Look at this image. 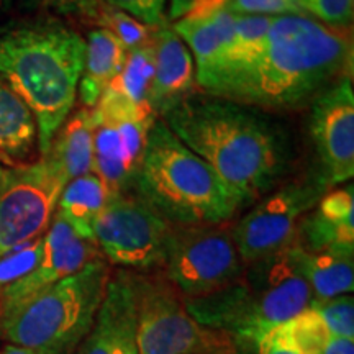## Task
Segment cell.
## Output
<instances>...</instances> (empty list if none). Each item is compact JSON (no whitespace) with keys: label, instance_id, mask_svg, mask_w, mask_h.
<instances>
[{"label":"cell","instance_id":"6da1fadb","mask_svg":"<svg viewBox=\"0 0 354 354\" xmlns=\"http://www.w3.org/2000/svg\"><path fill=\"white\" fill-rule=\"evenodd\" d=\"M351 41L308 15L274 17L258 53L245 64L198 84L205 94L263 110H294L348 76Z\"/></svg>","mask_w":354,"mask_h":354},{"label":"cell","instance_id":"7a4b0ae2","mask_svg":"<svg viewBox=\"0 0 354 354\" xmlns=\"http://www.w3.org/2000/svg\"><path fill=\"white\" fill-rule=\"evenodd\" d=\"M162 122L220 176L241 207L276 187L290 166L286 133L258 109L192 94Z\"/></svg>","mask_w":354,"mask_h":354},{"label":"cell","instance_id":"3957f363","mask_svg":"<svg viewBox=\"0 0 354 354\" xmlns=\"http://www.w3.org/2000/svg\"><path fill=\"white\" fill-rule=\"evenodd\" d=\"M86 39L64 20L21 15L0 24V81L32 110L46 154L76 102Z\"/></svg>","mask_w":354,"mask_h":354},{"label":"cell","instance_id":"277c9868","mask_svg":"<svg viewBox=\"0 0 354 354\" xmlns=\"http://www.w3.org/2000/svg\"><path fill=\"white\" fill-rule=\"evenodd\" d=\"M133 189L174 227H216L241 209L220 176L162 118L149 128Z\"/></svg>","mask_w":354,"mask_h":354},{"label":"cell","instance_id":"5b68a950","mask_svg":"<svg viewBox=\"0 0 354 354\" xmlns=\"http://www.w3.org/2000/svg\"><path fill=\"white\" fill-rule=\"evenodd\" d=\"M312 290L300 271L295 245L254 261L228 287L185 307L201 325L253 339L307 310Z\"/></svg>","mask_w":354,"mask_h":354},{"label":"cell","instance_id":"8992f818","mask_svg":"<svg viewBox=\"0 0 354 354\" xmlns=\"http://www.w3.org/2000/svg\"><path fill=\"white\" fill-rule=\"evenodd\" d=\"M110 277L104 258L0 317V336L33 354H74L94 325Z\"/></svg>","mask_w":354,"mask_h":354},{"label":"cell","instance_id":"52a82bcc","mask_svg":"<svg viewBox=\"0 0 354 354\" xmlns=\"http://www.w3.org/2000/svg\"><path fill=\"white\" fill-rule=\"evenodd\" d=\"M135 287L138 354L233 353L228 335L201 325L190 315L180 294L167 279L135 276Z\"/></svg>","mask_w":354,"mask_h":354},{"label":"cell","instance_id":"ba28073f","mask_svg":"<svg viewBox=\"0 0 354 354\" xmlns=\"http://www.w3.org/2000/svg\"><path fill=\"white\" fill-rule=\"evenodd\" d=\"M166 279L187 300L215 294L241 276L245 263L232 230L216 227H172L167 241Z\"/></svg>","mask_w":354,"mask_h":354},{"label":"cell","instance_id":"9c48e42d","mask_svg":"<svg viewBox=\"0 0 354 354\" xmlns=\"http://www.w3.org/2000/svg\"><path fill=\"white\" fill-rule=\"evenodd\" d=\"M68 183L63 169L48 154L3 172L0 180V256L44 234Z\"/></svg>","mask_w":354,"mask_h":354},{"label":"cell","instance_id":"30bf717a","mask_svg":"<svg viewBox=\"0 0 354 354\" xmlns=\"http://www.w3.org/2000/svg\"><path fill=\"white\" fill-rule=\"evenodd\" d=\"M172 227L136 194L123 192L97 216L92 238L109 264L148 271L165 264Z\"/></svg>","mask_w":354,"mask_h":354},{"label":"cell","instance_id":"8fae6325","mask_svg":"<svg viewBox=\"0 0 354 354\" xmlns=\"http://www.w3.org/2000/svg\"><path fill=\"white\" fill-rule=\"evenodd\" d=\"M326 189L320 177L286 184L248 212L232 228L243 263H254L290 246L300 220L325 196Z\"/></svg>","mask_w":354,"mask_h":354},{"label":"cell","instance_id":"7c38bea8","mask_svg":"<svg viewBox=\"0 0 354 354\" xmlns=\"http://www.w3.org/2000/svg\"><path fill=\"white\" fill-rule=\"evenodd\" d=\"M310 135L326 187L354 176V94L351 76H343L312 100Z\"/></svg>","mask_w":354,"mask_h":354},{"label":"cell","instance_id":"4fadbf2b","mask_svg":"<svg viewBox=\"0 0 354 354\" xmlns=\"http://www.w3.org/2000/svg\"><path fill=\"white\" fill-rule=\"evenodd\" d=\"M138 302L135 276L110 274L92 328L74 354H138Z\"/></svg>","mask_w":354,"mask_h":354},{"label":"cell","instance_id":"5bb4252c","mask_svg":"<svg viewBox=\"0 0 354 354\" xmlns=\"http://www.w3.org/2000/svg\"><path fill=\"white\" fill-rule=\"evenodd\" d=\"M156 118L105 122L95 125L94 172L113 194L130 192L133 189L148 131Z\"/></svg>","mask_w":354,"mask_h":354},{"label":"cell","instance_id":"9a60e30c","mask_svg":"<svg viewBox=\"0 0 354 354\" xmlns=\"http://www.w3.org/2000/svg\"><path fill=\"white\" fill-rule=\"evenodd\" d=\"M154 73L148 92V105L162 118L176 105L192 95L196 86V63L187 44L172 28L161 24L153 33Z\"/></svg>","mask_w":354,"mask_h":354},{"label":"cell","instance_id":"2e32d148","mask_svg":"<svg viewBox=\"0 0 354 354\" xmlns=\"http://www.w3.org/2000/svg\"><path fill=\"white\" fill-rule=\"evenodd\" d=\"M348 187L325 194L300 220L295 241L305 251L354 254V192Z\"/></svg>","mask_w":354,"mask_h":354},{"label":"cell","instance_id":"e0dca14e","mask_svg":"<svg viewBox=\"0 0 354 354\" xmlns=\"http://www.w3.org/2000/svg\"><path fill=\"white\" fill-rule=\"evenodd\" d=\"M102 254L94 241L77 236L59 248H44L43 258L32 272L12 286L0 300V317L8 310L30 299L37 292L46 289L63 279L73 276Z\"/></svg>","mask_w":354,"mask_h":354},{"label":"cell","instance_id":"ac0fdd59","mask_svg":"<svg viewBox=\"0 0 354 354\" xmlns=\"http://www.w3.org/2000/svg\"><path fill=\"white\" fill-rule=\"evenodd\" d=\"M127 55V48L109 30L97 26L87 33L84 69L77 87L84 107L92 109L99 102L105 87L120 74Z\"/></svg>","mask_w":354,"mask_h":354},{"label":"cell","instance_id":"d6986e66","mask_svg":"<svg viewBox=\"0 0 354 354\" xmlns=\"http://www.w3.org/2000/svg\"><path fill=\"white\" fill-rule=\"evenodd\" d=\"M94 131L91 109L84 107L66 118L53 138L46 154L55 159L68 180L94 172Z\"/></svg>","mask_w":354,"mask_h":354},{"label":"cell","instance_id":"ffe728a7","mask_svg":"<svg viewBox=\"0 0 354 354\" xmlns=\"http://www.w3.org/2000/svg\"><path fill=\"white\" fill-rule=\"evenodd\" d=\"M37 143L38 128L32 110L0 81V158L10 165H25Z\"/></svg>","mask_w":354,"mask_h":354},{"label":"cell","instance_id":"44dd1931","mask_svg":"<svg viewBox=\"0 0 354 354\" xmlns=\"http://www.w3.org/2000/svg\"><path fill=\"white\" fill-rule=\"evenodd\" d=\"M294 245L299 268L312 290L313 300H328L351 294L354 289L353 254L339 251L310 253L297 243Z\"/></svg>","mask_w":354,"mask_h":354},{"label":"cell","instance_id":"7402d4cb","mask_svg":"<svg viewBox=\"0 0 354 354\" xmlns=\"http://www.w3.org/2000/svg\"><path fill=\"white\" fill-rule=\"evenodd\" d=\"M113 192L95 172L76 177L66 184L57 203V214L68 221L84 240L92 238V227L97 216L107 207Z\"/></svg>","mask_w":354,"mask_h":354},{"label":"cell","instance_id":"603a6c76","mask_svg":"<svg viewBox=\"0 0 354 354\" xmlns=\"http://www.w3.org/2000/svg\"><path fill=\"white\" fill-rule=\"evenodd\" d=\"M281 328L302 354H354V338L331 335L310 308Z\"/></svg>","mask_w":354,"mask_h":354},{"label":"cell","instance_id":"cb8c5ba5","mask_svg":"<svg viewBox=\"0 0 354 354\" xmlns=\"http://www.w3.org/2000/svg\"><path fill=\"white\" fill-rule=\"evenodd\" d=\"M154 73V48L151 43L130 50L113 84L138 107L151 109L148 105V92L151 87Z\"/></svg>","mask_w":354,"mask_h":354},{"label":"cell","instance_id":"d4e9b609","mask_svg":"<svg viewBox=\"0 0 354 354\" xmlns=\"http://www.w3.org/2000/svg\"><path fill=\"white\" fill-rule=\"evenodd\" d=\"M24 15H51L56 19H71L97 24L104 0H15Z\"/></svg>","mask_w":354,"mask_h":354},{"label":"cell","instance_id":"484cf974","mask_svg":"<svg viewBox=\"0 0 354 354\" xmlns=\"http://www.w3.org/2000/svg\"><path fill=\"white\" fill-rule=\"evenodd\" d=\"M43 258V234L0 256V300L20 279L30 274Z\"/></svg>","mask_w":354,"mask_h":354},{"label":"cell","instance_id":"4316f807","mask_svg":"<svg viewBox=\"0 0 354 354\" xmlns=\"http://www.w3.org/2000/svg\"><path fill=\"white\" fill-rule=\"evenodd\" d=\"M97 26L109 30L110 33L115 35L127 48V51L151 43L154 28H156V26L153 28V26L145 25L143 21L131 17L130 13L110 7L107 3L102 8Z\"/></svg>","mask_w":354,"mask_h":354},{"label":"cell","instance_id":"83f0119b","mask_svg":"<svg viewBox=\"0 0 354 354\" xmlns=\"http://www.w3.org/2000/svg\"><path fill=\"white\" fill-rule=\"evenodd\" d=\"M308 308L331 335L354 338V300L351 294L328 300H313Z\"/></svg>","mask_w":354,"mask_h":354},{"label":"cell","instance_id":"f1b7e54d","mask_svg":"<svg viewBox=\"0 0 354 354\" xmlns=\"http://www.w3.org/2000/svg\"><path fill=\"white\" fill-rule=\"evenodd\" d=\"M312 19L335 30H346L353 21L354 0H297Z\"/></svg>","mask_w":354,"mask_h":354},{"label":"cell","instance_id":"f546056e","mask_svg":"<svg viewBox=\"0 0 354 354\" xmlns=\"http://www.w3.org/2000/svg\"><path fill=\"white\" fill-rule=\"evenodd\" d=\"M223 8L238 15H307L297 0H223Z\"/></svg>","mask_w":354,"mask_h":354},{"label":"cell","instance_id":"4dcf8cb0","mask_svg":"<svg viewBox=\"0 0 354 354\" xmlns=\"http://www.w3.org/2000/svg\"><path fill=\"white\" fill-rule=\"evenodd\" d=\"M110 7L130 13L148 26H159L167 21L165 12L167 0H104Z\"/></svg>","mask_w":354,"mask_h":354},{"label":"cell","instance_id":"1f68e13d","mask_svg":"<svg viewBox=\"0 0 354 354\" xmlns=\"http://www.w3.org/2000/svg\"><path fill=\"white\" fill-rule=\"evenodd\" d=\"M251 342L256 344L258 354H302L287 338L281 325L261 331Z\"/></svg>","mask_w":354,"mask_h":354},{"label":"cell","instance_id":"d6a6232c","mask_svg":"<svg viewBox=\"0 0 354 354\" xmlns=\"http://www.w3.org/2000/svg\"><path fill=\"white\" fill-rule=\"evenodd\" d=\"M201 2V0H169V13H167V20H179L180 17H184L190 8H192L196 3Z\"/></svg>","mask_w":354,"mask_h":354},{"label":"cell","instance_id":"836d02e7","mask_svg":"<svg viewBox=\"0 0 354 354\" xmlns=\"http://www.w3.org/2000/svg\"><path fill=\"white\" fill-rule=\"evenodd\" d=\"M13 3H15V0H0V24L6 19L7 13L10 12Z\"/></svg>","mask_w":354,"mask_h":354},{"label":"cell","instance_id":"e575fe53","mask_svg":"<svg viewBox=\"0 0 354 354\" xmlns=\"http://www.w3.org/2000/svg\"><path fill=\"white\" fill-rule=\"evenodd\" d=\"M0 354H33V353L28 351V349L13 346V344H7V346L0 351Z\"/></svg>","mask_w":354,"mask_h":354},{"label":"cell","instance_id":"d590c367","mask_svg":"<svg viewBox=\"0 0 354 354\" xmlns=\"http://www.w3.org/2000/svg\"><path fill=\"white\" fill-rule=\"evenodd\" d=\"M3 172H6V169H3L2 165H0V180H2V177H3Z\"/></svg>","mask_w":354,"mask_h":354}]
</instances>
